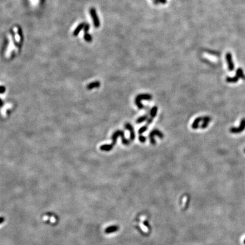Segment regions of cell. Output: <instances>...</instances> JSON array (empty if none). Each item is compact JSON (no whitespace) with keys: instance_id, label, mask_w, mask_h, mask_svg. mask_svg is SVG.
<instances>
[{"instance_id":"8fae6325","label":"cell","mask_w":245,"mask_h":245,"mask_svg":"<svg viewBox=\"0 0 245 245\" xmlns=\"http://www.w3.org/2000/svg\"><path fill=\"white\" fill-rule=\"evenodd\" d=\"M101 85V83L99 81H94L92 83H90L87 86V88L88 90H91L94 88H98Z\"/></svg>"},{"instance_id":"52a82bcc","label":"cell","mask_w":245,"mask_h":245,"mask_svg":"<svg viewBox=\"0 0 245 245\" xmlns=\"http://www.w3.org/2000/svg\"><path fill=\"white\" fill-rule=\"evenodd\" d=\"M124 128L126 130H128L130 132V140L131 141H133L134 139H135V133H134V128L133 126L130 123H126L124 124Z\"/></svg>"},{"instance_id":"5b68a950","label":"cell","mask_w":245,"mask_h":245,"mask_svg":"<svg viewBox=\"0 0 245 245\" xmlns=\"http://www.w3.org/2000/svg\"><path fill=\"white\" fill-rule=\"evenodd\" d=\"M245 130V118H243L240 122V124L238 127H231L230 128V132L234 134H238L241 133Z\"/></svg>"},{"instance_id":"30bf717a","label":"cell","mask_w":245,"mask_h":245,"mask_svg":"<svg viewBox=\"0 0 245 245\" xmlns=\"http://www.w3.org/2000/svg\"><path fill=\"white\" fill-rule=\"evenodd\" d=\"M203 120V116L198 117L195 119V120L193 121V122L192 124V128L193 130H196L199 127V124L200 122H202Z\"/></svg>"},{"instance_id":"d6986e66","label":"cell","mask_w":245,"mask_h":245,"mask_svg":"<svg viewBox=\"0 0 245 245\" xmlns=\"http://www.w3.org/2000/svg\"><path fill=\"white\" fill-rule=\"evenodd\" d=\"M148 125H144V126H142V127H141L139 129V133L140 134H142L143 133H144L145 131H146L147 130H148Z\"/></svg>"},{"instance_id":"7c38bea8","label":"cell","mask_w":245,"mask_h":245,"mask_svg":"<svg viewBox=\"0 0 245 245\" xmlns=\"http://www.w3.org/2000/svg\"><path fill=\"white\" fill-rule=\"evenodd\" d=\"M236 76H237L239 79L245 80V75L243 73V71L241 68H239L237 69Z\"/></svg>"},{"instance_id":"4fadbf2b","label":"cell","mask_w":245,"mask_h":245,"mask_svg":"<svg viewBox=\"0 0 245 245\" xmlns=\"http://www.w3.org/2000/svg\"><path fill=\"white\" fill-rule=\"evenodd\" d=\"M239 78L237 76H235L234 77H227L226 78V81L228 83H237L239 80Z\"/></svg>"},{"instance_id":"7a4b0ae2","label":"cell","mask_w":245,"mask_h":245,"mask_svg":"<svg viewBox=\"0 0 245 245\" xmlns=\"http://www.w3.org/2000/svg\"><path fill=\"white\" fill-rule=\"evenodd\" d=\"M152 95L149 94H140L136 96L134 102L139 110H142L144 108V105L141 103L142 100L150 101L152 99Z\"/></svg>"},{"instance_id":"5bb4252c","label":"cell","mask_w":245,"mask_h":245,"mask_svg":"<svg viewBox=\"0 0 245 245\" xmlns=\"http://www.w3.org/2000/svg\"><path fill=\"white\" fill-rule=\"evenodd\" d=\"M158 111V107L157 106H154L153 107L152 109L150 110V118L152 119H154V118L157 115V113Z\"/></svg>"},{"instance_id":"cb8c5ba5","label":"cell","mask_w":245,"mask_h":245,"mask_svg":"<svg viewBox=\"0 0 245 245\" xmlns=\"http://www.w3.org/2000/svg\"><path fill=\"white\" fill-rule=\"evenodd\" d=\"M244 153H245V149H244Z\"/></svg>"},{"instance_id":"ffe728a7","label":"cell","mask_w":245,"mask_h":245,"mask_svg":"<svg viewBox=\"0 0 245 245\" xmlns=\"http://www.w3.org/2000/svg\"><path fill=\"white\" fill-rule=\"evenodd\" d=\"M153 2L155 5H158L160 4H165L167 2V0H153Z\"/></svg>"},{"instance_id":"9c48e42d","label":"cell","mask_w":245,"mask_h":245,"mask_svg":"<svg viewBox=\"0 0 245 245\" xmlns=\"http://www.w3.org/2000/svg\"><path fill=\"white\" fill-rule=\"evenodd\" d=\"M85 25V23L84 22L80 23L79 25L77 26V27L74 29L73 33V36H77L78 35H79L81 31L82 30H83V28H84Z\"/></svg>"},{"instance_id":"8992f818","label":"cell","mask_w":245,"mask_h":245,"mask_svg":"<svg viewBox=\"0 0 245 245\" xmlns=\"http://www.w3.org/2000/svg\"><path fill=\"white\" fill-rule=\"evenodd\" d=\"M226 60H227L228 69L229 71H233L234 69V64L233 61V57L231 53L230 52H228L225 56Z\"/></svg>"},{"instance_id":"3957f363","label":"cell","mask_w":245,"mask_h":245,"mask_svg":"<svg viewBox=\"0 0 245 245\" xmlns=\"http://www.w3.org/2000/svg\"><path fill=\"white\" fill-rule=\"evenodd\" d=\"M157 136L161 139H163L164 134L158 129H154L149 134V138L150 140V142L152 145H155L156 144V141L155 140V136Z\"/></svg>"},{"instance_id":"7402d4cb","label":"cell","mask_w":245,"mask_h":245,"mask_svg":"<svg viewBox=\"0 0 245 245\" xmlns=\"http://www.w3.org/2000/svg\"><path fill=\"white\" fill-rule=\"evenodd\" d=\"M90 29V25L88 23H85V25L84 28H83V31H84V34L88 33V31Z\"/></svg>"},{"instance_id":"277c9868","label":"cell","mask_w":245,"mask_h":245,"mask_svg":"<svg viewBox=\"0 0 245 245\" xmlns=\"http://www.w3.org/2000/svg\"><path fill=\"white\" fill-rule=\"evenodd\" d=\"M89 13H90V16L91 17V18H92V20H93L94 27H95V28L99 27L101 26V22L99 19L97 13H96V9L94 7H91L90 9Z\"/></svg>"},{"instance_id":"6da1fadb","label":"cell","mask_w":245,"mask_h":245,"mask_svg":"<svg viewBox=\"0 0 245 245\" xmlns=\"http://www.w3.org/2000/svg\"><path fill=\"white\" fill-rule=\"evenodd\" d=\"M118 137H121L122 138V143L125 145H128L130 144L131 140H128L125 138L124 136V132L122 130H117L115 132L113 133L112 136V142L111 144H105L103 145L100 147V149L102 150V151H106V152H109L111 150L114 146L115 145L116 143V140Z\"/></svg>"},{"instance_id":"ac0fdd59","label":"cell","mask_w":245,"mask_h":245,"mask_svg":"<svg viewBox=\"0 0 245 245\" xmlns=\"http://www.w3.org/2000/svg\"><path fill=\"white\" fill-rule=\"evenodd\" d=\"M18 35L19 36V38H20V40H21V43L22 42V41L23 40V32L22 31V29H21V28L20 27H18Z\"/></svg>"},{"instance_id":"9a60e30c","label":"cell","mask_w":245,"mask_h":245,"mask_svg":"<svg viewBox=\"0 0 245 245\" xmlns=\"http://www.w3.org/2000/svg\"><path fill=\"white\" fill-rule=\"evenodd\" d=\"M148 119H149V117H148V115H144L143 116H142L139 117L138 119L136 120V122L137 124H140L142 122H145V120H147Z\"/></svg>"},{"instance_id":"44dd1931","label":"cell","mask_w":245,"mask_h":245,"mask_svg":"<svg viewBox=\"0 0 245 245\" xmlns=\"http://www.w3.org/2000/svg\"><path fill=\"white\" fill-rule=\"evenodd\" d=\"M139 141H140L141 143H144V142H145L146 141V137H145V136L141 135H141L139 136Z\"/></svg>"},{"instance_id":"e0dca14e","label":"cell","mask_w":245,"mask_h":245,"mask_svg":"<svg viewBox=\"0 0 245 245\" xmlns=\"http://www.w3.org/2000/svg\"><path fill=\"white\" fill-rule=\"evenodd\" d=\"M11 34H12V37H13V40H14V43L15 45V47H17V48H20L21 47V44L19 43H18L17 41H16V39H15V34L14 32H13L12 30H11Z\"/></svg>"},{"instance_id":"d4e9b609","label":"cell","mask_w":245,"mask_h":245,"mask_svg":"<svg viewBox=\"0 0 245 245\" xmlns=\"http://www.w3.org/2000/svg\"><path fill=\"white\" fill-rule=\"evenodd\" d=\"M244 243H245V241H244Z\"/></svg>"},{"instance_id":"603a6c76","label":"cell","mask_w":245,"mask_h":245,"mask_svg":"<svg viewBox=\"0 0 245 245\" xmlns=\"http://www.w3.org/2000/svg\"><path fill=\"white\" fill-rule=\"evenodd\" d=\"M1 94H3L4 92H5V86H2L1 87Z\"/></svg>"},{"instance_id":"ba28073f","label":"cell","mask_w":245,"mask_h":245,"mask_svg":"<svg viewBox=\"0 0 245 245\" xmlns=\"http://www.w3.org/2000/svg\"><path fill=\"white\" fill-rule=\"evenodd\" d=\"M211 120H212V118L210 116H203V123L200 126V128L201 129H203V130L204 129L207 128V127H208L209 124L210 122L211 121Z\"/></svg>"},{"instance_id":"2e32d148","label":"cell","mask_w":245,"mask_h":245,"mask_svg":"<svg viewBox=\"0 0 245 245\" xmlns=\"http://www.w3.org/2000/svg\"><path fill=\"white\" fill-rule=\"evenodd\" d=\"M83 38H84V39H85L86 42H89V43L91 42L93 40L92 36H91V35L90 34H89V33L84 34V35H83Z\"/></svg>"}]
</instances>
